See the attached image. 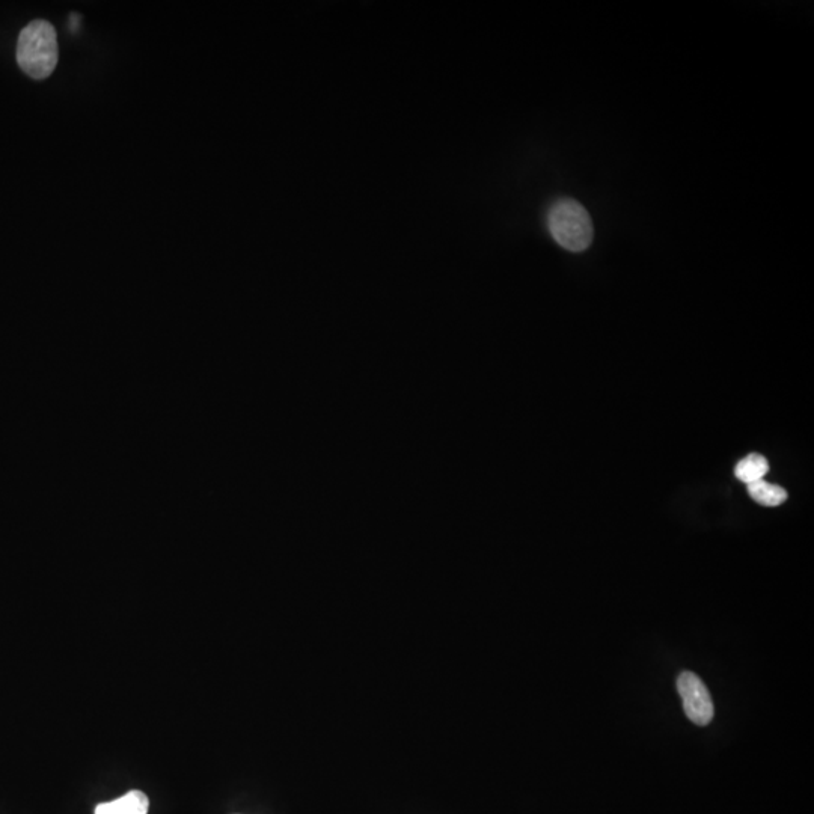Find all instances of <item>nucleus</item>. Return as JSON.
<instances>
[{"mask_svg": "<svg viewBox=\"0 0 814 814\" xmlns=\"http://www.w3.org/2000/svg\"><path fill=\"white\" fill-rule=\"evenodd\" d=\"M768 471L769 463L765 457L760 456V454H748L736 465L735 475L739 481L750 486V484L757 483V481H762Z\"/></svg>", "mask_w": 814, "mask_h": 814, "instance_id": "39448f33", "label": "nucleus"}, {"mask_svg": "<svg viewBox=\"0 0 814 814\" xmlns=\"http://www.w3.org/2000/svg\"><path fill=\"white\" fill-rule=\"evenodd\" d=\"M548 228L561 248L582 252L593 242L594 228L585 207L572 198H561L548 213Z\"/></svg>", "mask_w": 814, "mask_h": 814, "instance_id": "f03ea898", "label": "nucleus"}, {"mask_svg": "<svg viewBox=\"0 0 814 814\" xmlns=\"http://www.w3.org/2000/svg\"><path fill=\"white\" fill-rule=\"evenodd\" d=\"M58 40L52 23L34 20L20 32L17 62L32 79H46L58 64Z\"/></svg>", "mask_w": 814, "mask_h": 814, "instance_id": "f257e3e1", "label": "nucleus"}, {"mask_svg": "<svg viewBox=\"0 0 814 814\" xmlns=\"http://www.w3.org/2000/svg\"><path fill=\"white\" fill-rule=\"evenodd\" d=\"M150 801L141 790H132L121 798L103 802L95 808V814H148Z\"/></svg>", "mask_w": 814, "mask_h": 814, "instance_id": "20e7f679", "label": "nucleus"}, {"mask_svg": "<svg viewBox=\"0 0 814 814\" xmlns=\"http://www.w3.org/2000/svg\"><path fill=\"white\" fill-rule=\"evenodd\" d=\"M677 689L683 701L686 717L697 724L707 726L714 720L715 707L709 689L703 680L691 671H683L677 679Z\"/></svg>", "mask_w": 814, "mask_h": 814, "instance_id": "7ed1b4c3", "label": "nucleus"}, {"mask_svg": "<svg viewBox=\"0 0 814 814\" xmlns=\"http://www.w3.org/2000/svg\"><path fill=\"white\" fill-rule=\"evenodd\" d=\"M747 487L751 498H753L757 504L763 505V507H778V505L786 502L787 492L783 487L777 486V484H771L768 483V481L762 480L750 484V486Z\"/></svg>", "mask_w": 814, "mask_h": 814, "instance_id": "423d86ee", "label": "nucleus"}]
</instances>
